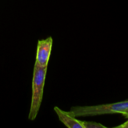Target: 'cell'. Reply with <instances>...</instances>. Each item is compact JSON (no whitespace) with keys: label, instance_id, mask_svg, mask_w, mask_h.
I'll list each match as a JSON object with an SVG mask.
<instances>
[{"label":"cell","instance_id":"6da1fadb","mask_svg":"<svg viewBox=\"0 0 128 128\" xmlns=\"http://www.w3.org/2000/svg\"><path fill=\"white\" fill-rule=\"evenodd\" d=\"M48 66H41L35 63L32 80V97L28 119L34 121L40 110L43 94L44 86Z\"/></svg>","mask_w":128,"mask_h":128},{"label":"cell","instance_id":"7a4b0ae2","mask_svg":"<svg viewBox=\"0 0 128 128\" xmlns=\"http://www.w3.org/2000/svg\"><path fill=\"white\" fill-rule=\"evenodd\" d=\"M128 110V100L121 102L109 103L96 106H75L72 107L70 113L75 117L93 116L107 114H120Z\"/></svg>","mask_w":128,"mask_h":128},{"label":"cell","instance_id":"3957f363","mask_svg":"<svg viewBox=\"0 0 128 128\" xmlns=\"http://www.w3.org/2000/svg\"><path fill=\"white\" fill-rule=\"evenodd\" d=\"M52 44L53 39L50 36L38 41L35 63L41 66H48Z\"/></svg>","mask_w":128,"mask_h":128},{"label":"cell","instance_id":"277c9868","mask_svg":"<svg viewBox=\"0 0 128 128\" xmlns=\"http://www.w3.org/2000/svg\"><path fill=\"white\" fill-rule=\"evenodd\" d=\"M54 111L57 114L59 120L67 128H84L82 121L76 119V117L72 115L69 111H64L56 106L54 107Z\"/></svg>","mask_w":128,"mask_h":128},{"label":"cell","instance_id":"5b68a950","mask_svg":"<svg viewBox=\"0 0 128 128\" xmlns=\"http://www.w3.org/2000/svg\"><path fill=\"white\" fill-rule=\"evenodd\" d=\"M83 128H106L105 126L98 122L92 121H82Z\"/></svg>","mask_w":128,"mask_h":128},{"label":"cell","instance_id":"8992f818","mask_svg":"<svg viewBox=\"0 0 128 128\" xmlns=\"http://www.w3.org/2000/svg\"><path fill=\"white\" fill-rule=\"evenodd\" d=\"M116 128H128V121H127L126 122H125L124 123L122 124L121 125H119V126H117Z\"/></svg>","mask_w":128,"mask_h":128},{"label":"cell","instance_id":"52a82bcc","mask_svg":"<svg viewBox=\"0 0 128 128\" xmlns=\"http://www.w3.org/2000/svg\"><path fill=\"white\" fill-rule=\"evenodd\" d=\"M120 114H122L124 116H125V118H128V110H125V111H122V112H120Z\"/></svg>","mask_w":128,"mask_h":128}]
</instances>
